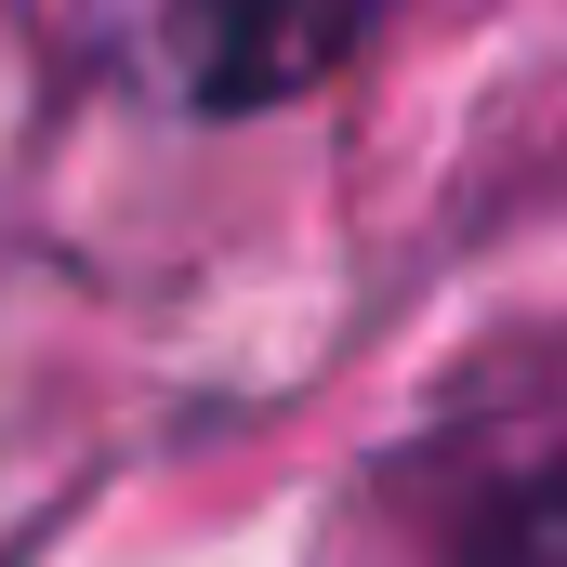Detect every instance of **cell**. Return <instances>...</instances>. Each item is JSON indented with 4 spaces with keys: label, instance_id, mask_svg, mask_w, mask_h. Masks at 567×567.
I'll use <instances>...</instances> for the list:
<instances>
[{
    "label": "cell",
    "instance_id": "obj_1",
    "mask_svg": "<svg viewBox=\"0 0 567 567\" xmlns=\"http://www.w3.org/2000/svg\"><path fill=\"white\" fill-rule=\"evenodd\" d=\"M370 27L383 0H172V66H185V106L238 120V106L317 93Z\"/></svg>",
    "mask_w": 567,
    "mask_h": 567
}]
</instances>
